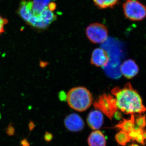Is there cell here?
Instances as JSON below:
<instances>
[{
  "mask_svg": "<svg viewBox=\"0 0 146 146\" xmlns=\"http://www.w3.org/2000/svg\"><path fill=\"white\" fill-rule=\"evenodd\" d=\"M111 93L116 100L118 109L126 114L141 115L146 111V107L138 92L130 83H127L123 88L115 87Z\"/></svg>",
  "mask_w": 146,
  "mask_h": 146,
  "instance_id": "6da1fadb",
  "label": "cell"
},
{
  "mask_svg": "<svg viewBox=\"0 0 146 146\" xmlns=\"http://www.w3.org/2000/svg\"><path fill=\"white\" fill-rule=\"evenodd\" d=\"M33 2L23 0L20 4V16L30 25L40 29L46 28L55 20L56 16L49 7H45L40 11L34 10Z\"/></svg>",
  "mask_w": 146,
  "mask_h": 146,
  "instance_id": "7a4b0ae2",
  "label": "cell"
},
{
  "mask_svg": "<svg viewBox=\"0 0 146 146\" xmlns=\"http://www.w3.org/2000/svg\"><path fill=\"white\" fill-rule=\"evenodd\" d=\"M66 100L71 108L78 112H83L91 106L93 98L88 89L78 86L69 91L66 95Z\"/></svg>",
  "mask_w": 146,
  "mask_h": 146,
  "instance_id": "3957f363",
  "label": "cell"
},
{
  "mask_svg": "<svg viewBox=\"0 0 146 146\" xmlns=\"http://www.w3.org/2000/svg\"><path fill=\"white\" fill-rule=\"evenodd\" d=\"M95 108L112 120L118 110L115 97L112 95L104 94L100 95L93 103Z\"/></svg>",
  "mask_w": 146,
  "mask_h": 146,
  "instance_id": "277c9868",
  "label": "cell"
},
{
  "mask_svg": "<svg viewBox=\"0 0 146 146\" xmlns=\"http://www.w3.org/2000/svg\"><path fill=\"white\" fill-rule=\"evenodd\" d=\"M124 13L131 21H141L146 17V6L137 0H128L123 4Z\"/></svg>",
  "mask_w": 146,
  "mask_h": 146,
  "instance_id": "5b68a950",
  "label": "cell"
},
{
  "mask_svg": "<svg viewBox=\"0 0 146 146\" xmlns=\"http://www.w3.org/2000/svg\"><path fill=\"white\" fill-rule=\"evenodd\" d=\"M86 35L88 39L94 44H101L106 41L108 32L105 26L101 24H91L87 27Z\"/></svg>",
  "mask_w": 146,
  "mask_h": 146,
  "instance_id": "8992f818",
  "label": "cell"
},
{
  "mask_svg": "<svg viewBox=\"0 0 146 146\" xmlns=\"http://www.w3.org/2000/svg\"><path fill=\"white\" fill-rule=\"evenodd\" d=\"M66 127L73 132H78L83 129L84 123L80 116L76 113L70 114L64 121Z\"/></svg>",
  "mask_w": 146,
  "mask_h": 146,
  "instance_id": "52a82bcc",
  "label": "cell"
},
{
  "mask_svg": "<svg viewBox=\"0 0 146 146\" xmlns=\"http://www.w3.org/2000/svg\"><path fill=\"white\" fill-rule=\"evenodd\" d=\"M109 57L107 52L101 48H97L91 55V64L96 67L106 66L109 62Z\"/></svg>",
  "mask_w": 146,
  "mask_h": 146,
  "instance_id": "ba28073f",
  "label": "cell"
},
{
  "mask_svg": "<svg viewBox=\"0 0 146 146\" xmlns=\"http://www.w3.org/2000/svg\"><path fill=\"white\" fill-rule=\"evenodd\" d=\"M122 74L128 79L133 78L138 74L139 68L134 60L131 59L126 60L120 67Z\"/></svg>",
  "mask_w": 146,
  "mask_h": 146,
  "instance_id": "9c48e42d",
  "label": "cell"
},
{
  "mask_svg": "<svg viewBox=\"0 0 146 146\" xmlns=\"http://www.w3.org/2000/svg\"><path fill=\"white\" fill-rule=\"evenodd\" d=\"M87 122L92 129L97 130L101 127L104 122L102 113L98 110H93L89 113Z\"/></svg>",
  "mask_w": 146,
  "mask_h": 146,
  "instance_id": "30bf717a",
  "label": "cell"
},
{
  "mask_svg": "<svg viewBox=\"0 0 146 146\" xmlns=\"http://www.w3.org/2000/svg\"><path fill=\"white\" fill-rule=\"evenodd\" d=\"M89 146H106V141L104 135L99 130L91 132L88 139Z\"/></svg>",
  "mask_w": 146,
  "mask_h": 146,
  "instance_id": "8fae6325",
  "label": "cell"
},
{
  "mask_svg": "<svg viewBox=\"0 0 146 146\" xmlns=\"http://www.w3.org/2000/svg\"><path fill=\"white\" fill-rule=\"evenodd\" d=\"M135 127V117L133 115H131L130 118L128 119H123V121L115 126V127L118 128L127 133L133 130Z\"/></svg>",
  "mask_w": 146,
  "mask_h": 146,
  "instance_id": "7c38bea8",
  "label": "cell"
},
{
  "mask_svg": "<svg viewBox=\"0 0 146 146\" xmlns=\"http://www.w3.org/2000/svg\"><path fill=\"white\" fill-rule=\"evenodd\" d=\"M115 139L118 143L122 146H125L126 144L130 141V138L128 133L121 130L115 136Z\"/></svg>",
  "mask_w": 146,
  "mask_h": 146,
  "instance_id": "4fadbf2b",
  "label": "cell"
},
{
  "mask_svg": "<svg viewBox=\"0 0 146 146\" xmlns=\"http://www.w3.org/2000/svg\"><path fill=\"white\" fill-rule=\"evenodd\" d=\"M94 1L98 7L105 9L114 6L118 2V0H94Z\"/></svg>",
  "mask_w": 146,
  "mask_h": 146,
  "instance_id": "5bb4252c",
  "label": "cell"
},
{
  "mask_svg": "<svg viewBox=\"0 0 146 146\" xmlns=\"http://www.w3.org/2000/svg\"><path fill=\"white\" fill-rule=\"evenodd\" d=\"M137 127L143 129L146 127V115H140L135 119Z\"/></svg>",
  "mask_w": 146,
  "mask_h": 146,
  "instance_id": "9a60e30c",
  "label": "cell"
},
{
  "mask_svg": "<svg viewBox=\"0 0 146 146\" xmlns=\"http://www.w3.org/2000/svg\"><path fill=\"white\" fill-rule=\"evenodd\" d=\"M13 123H11L8 125L7 127L5 129L6 134L9 136H13L15 135L16 129L13 126Z\"/></svg>",
  "mask_w": 146,
  "mask_h": 146,
  "instance_id": "2e32d148",
  "label": "cell"
},
{
  "mask_svg": "<svg viewBox=\"0 0 146 146\" xmlns=\"http://www.w3.org/2000/svg\"><path fill=\"white\" fill-rule=\"evenodd\" d=\"M8 23L7 19L0 16V35L5 31V26Z\"/></svg>",
  "mask_w": 146,
  "mask_h": 146,
  "instance_id": "e0dca14e",
  "label": "cell"
},
{
  "mask_svg": "<svg viewBox=\"0 0 146 146\" xmlns=\"http://www.w3.org/2000/svg\"><path fill=\"white\" fill-rule=\"evenodd\" d=\"M53 135L51 133H49L48 131L45 132L44 136V139L45 141L48 143L50 142L52 140Z\"/></svg>",
  "mask_w": 146,
  "mask_h": 146,
  "instance_id": "ac0fdd59",
  "label": "cell"
},
{
  "mask_svg": "<svg viewBox=\"0 0 146 146\" xmlns=\"http://www.w3.org/2000/svg\"><path fill=\"white\" fill-rule=\"evenodd\" d=\"M135 141H136L137 143H139L145 146V141H144L145 140L144 139L142 134H140L138 135V136L136 137Z\"/></svg>",
  "mask_w": 146,
  "mask_h": 146,
  "instance_id": "d6986e66",
  "label": "cell"
},
{
  "mask_svg": "<svg viewBox=\"0 0 146 146\" xmlns=\"http://www.w3.org/2000/svg\"><path fill=\"white\" fill-rule=\"evenodd\" d=\"M20 146H31L27 138H25V137H24V138L20 142Z\"/></svg>",
  "mask_w": 146,
  "mask_h": 146,
  "instance_id": "ffe728a7",
  "label": "cell"
},
{
  "mask_svg": "<svg viewBox=\"0 0 146 146\" xmlns=\"http://www.w3.org/2000/svg\"><path fill=\"white\" fill-rule=\"evenodd\" d=\"M28 127L29 129V135L31 133L32 131L33 130V129H34L35 128V123L33 121H32V120H31L29 122V123L28 124Z\"/></svg>",
  "mask_w": 146,
  "mask_h": 146,
  "instance_id": "44dd1931",
  "label": "cell"
},
{
  "mask_svg": "<svg viewBox=\"0 0 146 146\" xmlns=\"http://www.w3.org/2000/svg\"><path fill=\"white\" fill-rule=\"evenodd\" d=\"M142 135H143L144 140H146V130H143Z\"/></svg>",
  "mask_w": 146,
  "mask_h": 146,
  "instance_id": "7402d4cb",
  "label": "cell"
},
{
  "mask_svg": "<svg viewBox=\"0 0 146 146\" xmlns=\"http://www.w3.org/2000/svg\"><path fill=\"white\" fill-rule=\"evenodd\" d=\"M131 145L132 146H139V145H138V144L135 143L131 144Z\"/></svg>",
  "mask_w": 146,
  "mask_h": 146,
  "instance_id": "603a6c76",
  "label": "cell"
},
{
  "mask_svg": "<svg viewBox=\"0 0 146 146\" xmlns=\"http://www.w3.org/2000/svg\"><path fill=\"white\" fill-rule=\"evenodd\" d=\"M1 113H0V119H1Z\"/></svg>",
  "mask_w": 146,
  "mask_h": 146,
  "instance_id": "cb8c5ba5",
  "label": "cell"
},
{
  "mask_svg": "<svg viewBox=\"0 0 146 146\" xmlns=\"http://www.w3.org/2000/svg\"><path fill=\"white\" fill-rule=\"evenodd\" d=\"M129 146H132V145H129Z\"/></svg>",
  "mask_w": 146,
  "mask_h": 146,
  "instance_id": "d4e9b609",
  "label": "cell"
}]
</instances>
